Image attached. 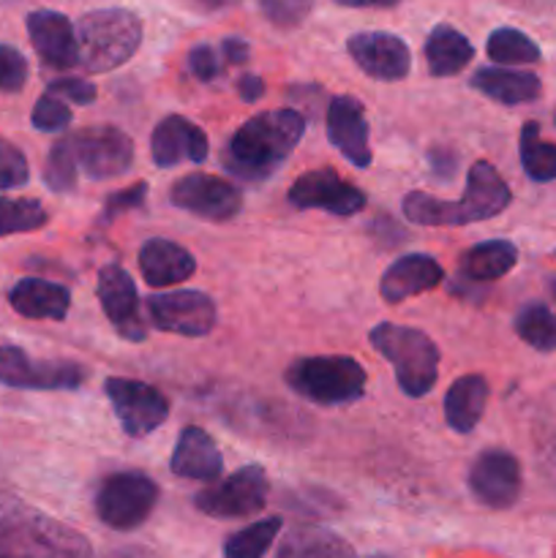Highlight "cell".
Segmentation results:
<instances>
[{
	"mask_svg": "<svg viewBox=\"0 0 556 558\" xmlns=\"http://www.w3.org/2000/svg\"><path fill=\"white\" fill-rule=\"evenodd\" d=\"M305 134V118L298 109H270L245 120L223 147V167L234 178L267 180Z\"/></svg>",
	"mask_w": 556,
	"mask_h": 558,
	"instance_id": "6da1fadb",
	"label": "cell"
},
{
	"mask_svg": "<svg viewBox=\"0 0 556 558\" xmlns=\"http://www.w3.org/2000/svg\"><path fill=\"white\" fill-rule=\"evenodd\" d=\"M0 558H93L80 532L0 490Z\"/></svg>",
	"mask_w": 556,
	"mask_h": 558,
	"instance_id": "7a4b0ae2",
	"label": "cell"
},
{
	"mask_svg": "<svg viewBox=\"0 0 556 558\" xmlns=\"http://www.w3.org/2000/svg\"><path fill=\"white\" fill-rule=\"evenodd\" d=\"M512 202L510 185L501 180L494 163L474 161L467 172V189L458 202L412 191L403 196V216L418 227H467L474 221H488L507 210Z\"/></svg>",
	"mask_w": 556,
	"mask_h": 558,
	"instance_id": "3957f363",
	"label": "cell"
},
{
	"mask_svg": "<svg viewBox=\"0 0 556 558\" xmlns=\"http://www.w3.org/2000/svg\"><path fill=\"white\" fill-rule=\"evenodd\" d=\"M368 341L387 363H392L403 396L423 398L434 390L439 379V349L423 330L379 322L368 332Z\"/></svg>",
	"mask_w": 556,
	"mask_h": 558,
	"instance_id": "277c9868",
	"label": "cell"
},
{
	"mask_svg": "<svg viewBox=\"0 0 556 558\" xmlns=\"http://www.w3.org/2000/svg\"><path fill=\"white\" fill-rule=\"evenodd\" d=\"M80 65L90 74H104L134 58L142 44V22L129 9L90 11L76 25Z\"/></svg>",
	"mask_w": 556,
	"mask_h": 558,
	"instance_id": "5b68a950",
	"label": "cell"
},
{
	"mask_svg": "<svg viewBox=\"0 0 556 558\" xmlns=\"http://www.w3.org/2000/svg\"><path fill=\"white\" fill-rule=\"evenodd\" d=\"M287 385L294 396L319 407H343L365 396V368L343 354L300 357L287 368Z\"/></svg>",
	"mask_w": 556,
	"mask_h": 558,
	"instance_id": "8992f818",
	"label": "cell"
},
{
	"mask_svg": "<svg viewBox=\"0 0 556 558\" xmlns=\"http://www.w3.org/2000/svg\"><path fill=\"white\" fill-rule=\"evenodd\" d=\"M158 501V485L145 472H118L96 494V515L114 532L140 529Z\"/></svg>",
	"mask_w": 556,
	"mask_h": 558,
	"instance_id": "52a82bcc",
	"label": "cell"
},
{
	"mask_svg": "<svg viewBox=\"0 0 556 558\" xmlns=\"http://www.w3.org/2000/svg\"><path fill=\"white\" fill-rule=\"evenodd\" d=\"M85 365L74 360H33L20 347H0V385L11 390L71 392L85 385Z\"/></svg>",
	"mask_w": 556,
	"mask_h": 558,
	"instance_id": "ba28073f",
	"label": "cell"
},
{
	"mask_svg": "<svg viewBox=\"0 0 556 558\" xmlns=\"http://www.w3.org/2000/svg\"><path fill=\"white\" fill-rule=\"evenodd\" d=\"M270 483H267L265 469L251 463V466L238 469L232 477L221 483H210V488L200 490L194 496V507L210 518H249L256 515L267 505Z\"/></svg>",
	"mask_w": 556,
	"mask_h": 558,
	"instance_id": "9c48e42d",
	"label": "cell"
},
{
	"mask_svg": "<svg viewBox=\"0 0 556 558\" xmlns=\"http://www.w3.org/2000/svg\"><path fill=\"white\" fill-rule=\"evenodd\" d=\"M147 316L161 332H174L183 338H205L218 322V308L210 294L200 289H178V292L150 294Z\"/></svg>",
	"mask_w": 556,
	"mask_h": 558,
	"instance_id": "30bf717a",
	"label": "cell"
},
{
	"mask_svg": "<svg viewBox=\"0 0 556 558\" xmlns=\"http://www.w3.org/2000/svg\"><path fill=\"white\" fill-rule=\"evenodd\" d=\"M80 172L90 180H112L134 167V142L118 125H87L71 131Z\"/></svg>",
	"mask_w": 556,
	"mask_h": 558,
	"instance_id": "8fae6325",
	"label": "cell"
},
{
	"mask_svg": "<svg viewBox=\"0 0 556 558\" xmlns=\"http://www.w3.org/2000/svg\"><path fill=\"white\" fill-rule=\"evenodd\" d=\"M104 392H107L109 403H112L114 414H118L120 428L129 436L140 439V436L153 434L161 428L169 417V401L161 390L153 385L136 379H120V376H109L104 381Z\"/></svg>",
	"mask_w": 556,
	"mask_h": 558,
	"instance_id": "7c38bea8",
	"label": "cell"
},
{
	"mask_svg": "<svg viewBox=\"0 0 556 558\" xmlns=\"http://www.w3.org/2000/svg\"><path fill=\"white\" fill-rule=\"evenodd\" d=\"M169 199L180 210L216 223L232 221L243 210V194L238 185L205 172H191L174 180V185L169 189Z\"/></svg>",
	"mask_w": 556,
	"mask_h": 558,
	"instance_id": "4fadbf2b",
	"label": "cell"
},
{
	"mask_svg": "<svg viewBox=\"0 0 556 558\" xmlns=\"http://www.w3.org/2000/svg\"><path fill=\"white\" fill-rule=\"evenodd\" d=\"M289 205L298 210H325L330 216L349 218L365 207V194L358 185L338 178L336 169H311L300 174L287 194Z\"/></svg>",
	"mask_w": 556,
	"mask_h": 558,
	"instance_id": "5bb4252c",
	"label": "cell"
},
{
	"mask_svg": "<svg viewBox=\"0 0 556 558\" xmlns=\"http://www.w3.org/2000/svg\"><path fill=\"white\" fill-rule=\"evenodd\" d=\"M98 303H101L104 314H107L109 325L114 327L123 341L142 343L147 338V325L145 316H142V303L140 292H136V283L131 281L129 272L120 265H107L98 272L96 283Z\"/></svg>",
	"mask_w": 556,
	"mask_h": 558,
	"instance_id": "9a60e30c",
	"label": "cell"
},
{
	"mask_svg": "<svg viewBox=\"0 0 556 558\" xmlns=\"http://www.w3.org/2000/svg\"><path fill=\"white\" fill-rule=\"evenodd\" d=\"M521 485V463L507 450H483L469 469V490L491 510H507L516 505Z\"/></svg>",
	"mask_w": 556,
	"mask_h": 558,
	"instance_id": "2e32d148",
	"label": "cell"
},
{
	"mask_svg": "<svg viewBox=\"0 0 556 558\" xmlns=\"http://www.w3.org/2000/svg\"><path fill=\"white\" fill-rule=\"evenodd\" d=\"M349 54L358 63L360 71L379 82H398L409 74L412 69V54L409 47L392 33L368 31L354 33L347 41Z\"/></svg>",
	"mask_w": 556,
	"mask_h": 558,
	"instance_id": "e0dca14e",
	"label": "cell"
},
{
	"mask_svg": "<svg viewBox=\"0 0 556 558\" xmlns=\"http://www.w3.org/2000/svg\"><path fill=\"white\" fill-rule=\"evenodd\" d=\"M27 36L33 49L38 52L44 65L49 69H74L80 65V44H76V27L60 11L38 9L25 20Z\"/></svg>",
	"mask_w": 556,
	"mask_h": 558,
	"instance_id": "ac0fdd59",
	"label": "cell"
},
{
	"mask_svg": "<svg viewBox=\"0 0 556 558\" xmlns=\"http://www.w3.org/2000/svg\"><path fill=\"white\" fill-rule=\"evenodd\" d=\"M327 140L338 147L343 158L352 167L365 169L371 167L368 145V120H365L363 104L352 96H333L327 107Z\"/></svg>",
	"mask_w": 556,
	"mask_h": 558,
	"instance_id": "d6986e66",
	"label": "cell"
},
{
	"mask_svg": "<svg viewBox=\"0 0 556 558\" xmlns=\"http://www.w3.org/2000/svg\"><path fill=\"white\" fill-rule=\"evenodd\" d=\"M207 153H210L207 134L183 114H169V118L158 120V125L153 129L150 156L156 167L169 169L183 161L202 163Z\"/></svg>",
	"mask_w": 556,
	"mask_h": 558,
	"instance_id": "ffe728a7",
	"label": "cell"
},
{
	"mask_svg": "<svg viewBox=\"0 0 556 558\" xmlns=\"http://www.w3.org/2000/svg\"><path fill=\"white\" fill-rule=\"evenodd\" d=\"M445 281V270L431 254H407L392 262L379 281V294L385 303H403L409 298L436 289Z\"/></svg>",
	"mask_w": 556,
	"mask_h": 558,
	"instance_id": "44dd1931",
	"label": "cell"
},
{
	"mask_svg": "<svg viewBox=\"0 0 556 558\" xmlns=\"http://www.w3.org/2000/svg\"><path fill=\"white\" fill-rule=\"evenodd\" d=\"M169 469H172L174 477L218 483L223 472V458L207 430H202L200 425H189V428L180 430Z\"/></svg>",
	"mask_w": 556,
	"mask_h": 558,
	"instance_id": "7402d4cb",
	"label": "cell"
},
{
	"mask_svg": "<svg viewBox=\"0 0 556 558\" xmlns=\"http://www.w3.org/2000/svg\"><path fill=\"white\" fill-rule=\"evenodd\" d=\"M9 305L25 319L63 322L71 308V292L47 278H22L9 289Z\"/></svg>",
	"mask_w": 556,
	"mask_h": 558,
	"instance_id": "603a6c76",
	"label": "cell"
},
{
	"mask_svg": "<svg viewBox=\"0 0 556 558\" xmlns=\"http://www.w3.org/2000/svg\"><path fill=\"white\" fill-rule=\"evenodd\" d=\"M140 270L150 287H174L196 272L191 251L167 238H150L140 248Z\"/></svg>",
	"mask_w": 556,
	"mask_h": 558,
	"instance_id": "cb8c5ba5",
	"label": "cell"
},
{
	"mask_svg": "<svg viewBox=\"0 0 556 558\" xmlns=\"http://www.w3.org/2000/svg\"><path fill=\"white\" fill-rule=\"evenodd\" d=\"M491 387L480 374H467L450 385L445 396V420L456 434L467 436L483 420Z\"/></svg>",
	"mask_w": 556,
	"mask_h": 558,
	"instance_id": "d4e9b609",
	"label": "cell"
},
{
	"mask_svg": "<svg viewBox=\"0 0 556 558\" xmlns=\"http://www.w3.org/2000/svg\"><path fill=\"white\" fill-rule=\"evenodd\" d=\"M472 87L494 101L516 107V104L534 101L540 96V80L529 71L501 69V65H485L472 76Z\"/></svg>",
	"mask_w": 556,
	"mask_h": 558,
	"instance_id": "484cf974",
	"label": "cell"
},
{
	"mask_svg": "<svg viewBox=\"0 0 556 558\" xmlns=\"http://www.w3.org/2000/svg\"><path fill=\"white\" fill-rule=\"evenodd\" d=\"M474 58V47L461 31L450 25H439L431 31L425 41V60L434 76H452L467 69Z\"/></svg>",
	"mask_w": 556,
	"mask_h": 558,
	"instance_id": "4316f807",
	"label": "cell"
},
{
	"mask_svg": "<svg viewBox=\"0 0 556 558\" xmlns=\"http://www.w3.org/2000/svg\"><path fill=\"white\" fill-rule=\"evenodd\" d=\"M518 248L510 240H485L461 256V276L469 281H496L516 267Z\"/></svg>",
	"mask_w": 556,
	"mask_h": 558,
	"instance_id": "83f0119b",
	"label": "cell"
},
{
	"mask_svg": "<svg viewBox=\"0 0 556 558\" xmlns=\"http://www.w3.org/2000/svg\"><path fill=\"white\" fill-rule=\"evenodd\" d=\"M276 558H354V554L338 534L309 526L294 529V532L283 539Z\"/></svg>",
	"mask_w": 556,
	"mask_h": 558,
	"instance_id": "f1b7e54d",
	"label": "cell"
},
{
	"mask_svg": "<svg viewBox=\"0 0 556 558\" xmlns=\"http://www.w3.org/2000/svg\"><path fill=\"white\" fill-rule=\"evenodd\" d=\"M281 532V518H262L223 543V558H265Z\"/></svg>",
	"mask_w": 556,
	"mask_h": 558,
	"instance_id": "f546056e",
	"label": "cell"
},
{
	"mask_svg": "<svg viewBox=\"0 0 556 558\" xmlns=\"http://www.w3.org/2000/svg\"><path fill=\"white\" fill-rule=\"evenodd\" d=\"M485 52L494 63L499 65H527L537 63L540 47L527 36V33L516 31V27H499L488 36Z\"/></svg>",
	"mask_w": 556,
	"mask_h": 558,
	"instance_id": "4dcf8cb0",
	"label": "cell"
},
{
	"mask_svg": "<svg viewBox=\"0 0 556 558\" xmlns=\"http://www.w3.org/2000/svg\"><path fill=\"white\" fill-rule=\"evenodd\" d=\"M521 167L534 183L556 180V145L540 140L537 123H527L521 131Z\"/></svg>",
	"mask_w": 556,
	"mask_h": 558,
	"instance_id": "1f68e13d",
	"label": "cell"
},
{
	"mask_svg": "<svg viewBox=\"0 0 556 558\" xmlns=\"http://www.w3.org/2000/svg\"><path fill=\"white\" fill-rule=\"evenodd\" d=\"M516 332L537 352H556V314L543 303H529L518 311Z\"/></svg>",
	"mask_w": 556,
	"mask_h": 558,
	"instance_id": "d6a6232c",
	"label": "cell"
},
{
	"mask_svg": "<svg viewBox=\"0 0 556 558\" xmlns=\"http://www.w3.org/2000/svg\"><path fill=\"white\" fill-rule=\"evenodd\" d=\"M80 180V161H76L74 142L71 134H63L49 150L47 163H44V183L55 194H71Z\"/></svg>",
	"mask_w": 556,
	"mask_h": 558,
	"instance_id": "836d02e7",
	"label": "cell"
},
{
	"mask_svg": "<svg viewBox=\"0 0 556 558\" xmlns=\"http://www.w3.org/2000/svg\"><path fill=\"white\" fill-rule=\"evenodd\" d=\"M49 213L38 199H11L0 196V238L20 232H36L47 227Z\"/></svg>",
	"mask_w": 556,
	"mask_h": 558,
	"instance_id": "e575fe53",
	"label": "cell"
},
{
	"mask_svg": "<svg viewBox=\"0 0 556 558\" xmlns=\"http://www.w3.org/2000/svg\"><path fill=\"white\" fill-rule=\"evenodd\" d=\"M71 120H74V114H71V109L65 107V101L49 96V93H44V96L38 98L31 114L33 129L44 131V134H63V131L71 125Z\"/></svg>",
	"mask_w": 556,
	"mask_h": 558,
	"instance_id": "d590c367",
	"label": "cell"
},
{
	"mask_svg": "<svg viewBox=\"0 0 556 558\" xmlns=\"http://www.w3.org/2000/svg\"><path fill=\"white\" fill-rule=\"evenodd\" d=\"M147 183H134L123 191H114L109 194L107 205H104L101 216H98V229H107L109 223L118 221L120 216H125L129 210H145L147 202Z\"/></svg>",
	"mask_w": 556,
	"mask_h": 558,
	"instance_id": "8d00e7d4",
	"label": "cell"
},
{
	"mask_svg": "<svg viewBox=\"0 0 556 558\" xmlns=\"http://www.w3.org/2000/svg\"><path fill=\"white\" fill-rule=\"evenodd\" d=\"M27 180H31V167H27L25 153L14 142L0 136V191L22 189Z\"/></svg>",
	"mask_w": 556,
	"mask_h": 558,
	"instance_id": "74e56055",
	"label": "cell"
},
{
	"mask_svg": "<svg viewBox=\"0 0 556 558\" xmlns=\"http://www.w3.org/2000/svg\"><path fill=\"white\" fill-rule=\"evenodd\" d=\"M259 9L273 25L294 27L311 14L314 0H259Z\"/></svg>",
	"mask_w": 556,
	"mask_h": 558,
	"instance_id": "f35d334b",
	"label": "cell"
},
{
	"mask_svg": "<svg viewBox=\"0 0 556 558\" xmlns=\"http://www.w3.org/2000/svg\"><path fill=\"white\" fill-rule=\"evenodd\" d=\"M27 82V60L16 47L0 44V93H20Z\"/></svg>",
	"mask_w": 556,
	"mask_h": 558,
	"instance_id": "ab89813d",
	"label": "cell"
},
{
	"mask_svg": "<svg viewBox=\"0 0 556 558\" xmlns=\"http://www.w3.org/2000/svg\"><path fill=\"white\" fill-rule=\"evenodd\" d=\"M47 93L60 98V101L80 104V107H87V104L96 101V85H90L87 80H80V76H60V80H52L47 85Z\"/></svg>",
	"mask_w": 556,
	"mask_h": 558,
	"instance_id": "60d3db41",
	"label": "cell"
},
{
	"mask_svg": "<svg viewBox=\"0 0 556 558\" xmlns=\"http://www.w3.org/2000/svg\"><path fill=\"white\" fill-rule=\"evenodd\" d=\"M218 49H213L210 44H196L189 52V71L200 82H213L221 76V58H218Z\"/></svg>",
	"mask_w": 556,
	"mask_h": 558,
	"instance_id": "b9f144b4",
	"label": "cell"
},
{
	"mask_svg": "<svg viewBox=\"0 0 556 558\" xmlns=\"http://www.w3.org/2000/svg\"><path fill=\"white\" fill-rule=\"evenodd\" d=\"M428 163H431V174H434L439 183H447V180L456 178V169H458V156L447 147H434L428 150Z\"/></svg>",
	"mask_w": 556,
	"mask_h": 558,
	"instance_id": "7bdbcfd3",
	"label": "cell"
},
{
	"mask_svg": "<svg viewBox=\"0 0 556 558\" xmlns=\"http://www.w3.org/2000/svg\"><path fill=\"white\" fill-rule=\"evenodd\" d=\"M238 93L245 104H256L262 96H265V82L256 74H243L238 80Z\"/></svg>",
	"mask_w": 556,
	"mask_h": 558,
	"instance_id": "ee69618b",
	"label": "cell"
},
{
	"mask_svg": "<svg viewBox=\"0 0 556 558\" xmlns=\"http://www.w3.org/2000/svg\"><path fill=\"white\" fill-rule=\"evenodd\" d=\"M221 54H223V60H227V63H234V65H243L245 60H249V54H251V49H249V44L243 41V38H238V36H229V38H223V44H221Z\"/></svg>",
	"mask_w": 556,
	"mask_h": 558,
	"instance_id": "f6af8a7d",
	"label": "cell"
},
{
	"mask_svg": "<svg viewBox=\"0 0 556 558\" xmlns=\"http://www.w3.org/2000/svg\"><path fill=\"white\" fill-rule=\"evenodd\" d=\"M336 3L349 5V9H368V5H376V9H390V5L401 3V0H336Z\"/></svg>",
	"mask_w": 556,
	"mask_h": 558,
	"instance_id": "bcb514c9",
	"label": "cell"
},
{
	"mask_svg": "<svg viewBox=\"0 0 556 558\" xmlns=\"http://www.w3.org/2000/svg\"><path fill=\"white\" fill-rule=\"evenodd\" d=\"M543 458L548 461V472L556 477V434H554V439L548 436V445H545V456Z\"/></svg>",
	"mask_w": 556,
	"mask_h": 558,
	"instance_id": "7dc6e473",
	"label": "cell"
},
{
	"mask_svg": "<svg viewBox=\"0 0 556 558\" xmlns=\"http://www.w3.org/2000/svg\"><path fill=\"white\" fill-rule=\"evenodd\" d=\"M200 3L207 5V9H227V5L240 3V0H200Z\"/></svg>",
	"mask_w": 556,
	"mask_h": 558,
	"instance_id": "c3c4849f",
	"label": "cell"
},
{
	"mask_svg": "<svg viewBox=\"0 0 556 558\" xmlns=\"http://www.w3.org/2000/svg\"><path fill=\"white\" fill-rule=\"evenodd\" d=\"M551 292H554V298H556V281H554V283H551Z\"/></svg>",
	"mask_w": 556,
	"mask_h": 558,
	"instance_id": "681fc988",
	"label": "cell"
},
{
	"mask_svg": "<svg viewBox=\"0 0 556 558\" xmlns=\"http://www.w3.org/2000/svg\"><path fill=\"white\" fill-rule=\"evenodd\" d=\"M371 558H385V556H371Z\"/></svg>",
	"mask_w": 556,
	"mask_h": 558,
	"instance_id": "f907efd6",
	"label": "cell"
}]
</instances>
